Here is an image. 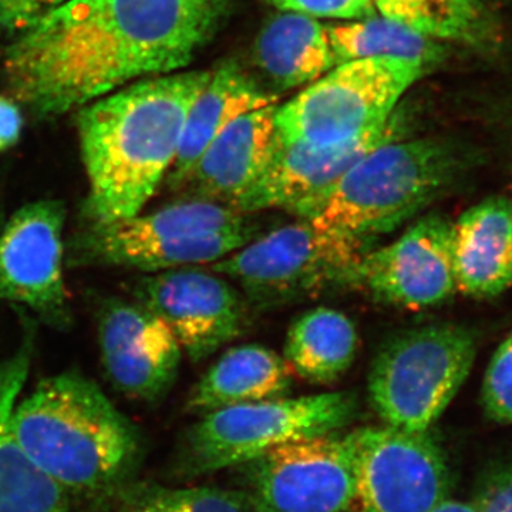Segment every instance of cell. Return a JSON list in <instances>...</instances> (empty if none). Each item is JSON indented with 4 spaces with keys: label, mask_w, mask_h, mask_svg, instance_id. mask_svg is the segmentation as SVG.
<instances>
[{
    "label": "cell",
    "mask_w": 512,
    "mask_h": 512,
    "mask_svg": "<svg viewBox=\"0 0 512 512\" xmlns=\"http://www.w3.org/2000/svg\"><path fill=\"white\" fill-rule=\"evenodd\" d=\"M224 13L225 0H66L6 49V79L37 116H60L188 66Z\"/></svg>",
    "instance_id": "obj_1"
},
{
    "label": "cell",
    "mask_w": 512,
    "mask_h": 512,
    "mask_svg": "<svg viewBox=\"0 0 512 512\" xmlns=\"http://www.w3.org/2000/svg\"><path fill=\"white\" fill-rule=\"evenodd\" d=\"M212 72L147 77L84 106L79 136L89 222L140 214L170 173L187 120Z\"/></svg>",
    "instance_id": "obj_2"
},
{
    "label": "cell",
    "mask_w": 512,
    "mask_h": 512,
    "mask_svg": "<svg viewBox=\"0 0 512 512\" xmlns=\"http://www.w3.org/2000/svg\"><path fill=\"white\" fill-rule=\"evenodd\" d=\"M20 447L47 478L69 493H104L136 470L141 437L99 386L76 373L47 377L16 404Z\"/></svg>",
    "instance_id": "obj_3"
},
{
    "label": "cell",
    "mask_w": 512,
    "mask_h": 512,
    "mask_svg": "<svg viewBox=\"0 0 512 512\" xmlns=\"http://www.w3.org/2000/svg\"><path fill=\"white\" fill-rule=\"evenodd\" d=\"M471 158L437 138L389 141L342 178L289 211L326 231L369 245L417 217L464 177Z\"/></svg>",
    "instance_id": "obj_4"
},
{
    "label": "cell",
    "mask_w": 512,
    "mask_h": 512,
    "mask_svg": "<svg viewBox=\"0 0 512 512\" xmlns=\"http://www.w3.org/2000/svg\"><path fill=\"white\" fill-rule=\"evenodd\" d=\"M251 215L220 202L183 200L147 215L89 222L67 244V264L146 274L214 264L259 237Z\"/></svg>",
    "instance_id": "obj_5"
},
{
    "label": "cell",
    "mask_w": 512,
    "mask_h": 512,
    "mask_svg": "<svg viewBox=\"0 0 512 512\" xmlns=\"http://www.w3.org/2000/svg\"><path fill=\"white\" fill-rule=\"evenodd\" d=\"M473 330L431 323L397 333L379 349L367 390L384 424L429 431L470 376L477 356Z\"/></svg>",
    "instance_id": "obj_6"
},
{
    "label": "cell",
    "mask_w": 512,
    "mask_h": 512,
    "mask_svg": "<svg viewBox=\"0 0 512 512\" xmlns=\"http://www.w3.org/2000/svg\"><path fill=\"white\" fill-rule=\"evenodd\" d=\"M366 245L301 220L252 239L211 264L241 286L249 302L274 308L355 284Z\"/></svg>",
    "instance_id": "obj_7"
},
{
    "label": "cell",
    "mask_w": 512,
    "mask_h": 512,
    "mask_svg": "<svg viewBox=\"0 0 512 512\" xmlns=\"http://www.w3.org/2000/svg\"><path fill=\"white\" fill-rule=\"evenodd\" d=\"M355 393L330 392L239 404L202 414L191 427L180 456V470L202 476L242 466L293 441L338 433L355 419Z\"/></svg>",
    "instance_id": "obj_8"
},
{
    "label": "cell",
    "mask_w": 512,
    "mask_h": 512,
    "mask_svg": "<svg viewBox=\"0 0 512 512\" xmlns=\"http://www.w3.org/2000/svg\"><path fill=\"white\" fill-rule=\"evenodd\" d=\"M420 64L394 59H360L338 64L284 106L276 109L279 136L332 146L382 127L397 103L423 76Z\"/></svg>",
    "instance_id": "obj_9"
},
{
    "label": "cell",
    "mask_w": 512,
    "mask_h": 512,
    "mask_svg": "<svg viewBox=\"0 0 512 512\" xmlns=\"http://www.w3.org/2000/svg\"><path fill=\"white\" fill-rule=\"evenodd\" d=\"M339 433V431H338ZM293 441L242 464L255 512H343L356 501L352 431Z\"/></svg>",
    "instance_id": "obj_10"
},
{
    "label": "cell",
    "mask_w": 512,
    "mask_h": 512,
    "mask_svg": "<svg viewBox=\"0 0 512 512\" xmlns=\"http://www.w3.org/2000/svg\"><path fill=\"white\" fill-rule=\"evenodd\" d=\"M352 433L360 512H431L450 497V466L431 430L384 424Z\"/></svg>",
    "instance_id": "obj_11"
},
{
    "label": "cell",
    "mask_w": 512,
    "mask_h": 512,
    "mask_svg": "<svg viewBox=\"0 0 512 512\" xmlns=\"http://www.w3.org/2000/svg\"><path fill=\"white\" fill-rule=\"evenodd\" d=\"M64 221L63 202L40 200L20 207L0 229V301L26 306L55 328L72 322Z\"/></svg>",
    "instance_id": "obj_12"
},
{
    "label": "cell",
    "mask_w": 512,
    "mask_h": 512,
    "mask_svg": "<svg viewBox=\"0 0 512 512\" xmlns=\"http://www.w3.org/2000/svg\"><path fill=\"white\" fill-rule=\"evenodd\" d=\"M454 221L441 212L421 215L392 244L367 251L353 288L406 309L440 305L457 292Z\"/></svg>",
    "instance_id": "obj_13"
},
{
    "label": "cell",
    "mask_w": 512,
    "mask_h": 512,
    "mask_svg": "<svg viewBox=\"0 0 512 512\" xmlns=\"http://www.w3.org/2000/svg\"><path fill=\"white\" fill-rule=\"evenodd\" d=\"M137 296L167 323L192 362L208 359L247 328L248 306L238 289L194 266L143 276Z\"/></svg>",
    "instance_id": "obj_14"
},
{
    "label": "cell",
    "mask_w": 512,
    "mask_h": 512,
    "mask_svg": "<svg viewBox=\"0 0 512 512\" xmlns=\"http://www.w3.org/2000/svg\"><path fill=\"white\" fill-rule=\"evenodd\" d=\"M403 126L393 113L382 127L332 146L286 140L275 131L264 167L232 208L242 214L275 208L291 211L338 183L370 151L403 138Z\"/></svg>",
    "instance_id": "obj_15"
},
{
    "label": "cell",
    "mask_w": 512,
    "mask_h": 512,
    "mask_svg": "<svg viewBox=\"0 0 512 512\" xmlns=\"http://www.w3.org/2000/svg\"><path fill=\"white\" fill-rule=\"evenodd\" d=\"M99 345L111 384L131 399L154 402L173 387L183 350L167 323L143 303L107 302Z\"/></svg>",
    "instance_id": "obj_16"
},
{
    "label": "cell",
    "mask_w": 512,
    "mask_h": 512,
    "mask_svg": "<svg viewBox=\"0 0 512 512\" xmlns=\"http://www.w3.org/2000/svg\"><path fill=\"white\" fill-rule=\"evenodd\" d=\"M278 106L242 114L215 138L178 192L184 200L220 202L232 208L264 167L274 140Z\"/></svg>",
    "instance_id": "obj_17"
},
{
    "label": "cell",
    "mask_w": 512,
    "mask_h": 512,
    "mask_svg": "<svg viewBox=\"0 0 512 512\" xmlns=\"http://www.w3.org/2000/svg\"><path fill=\"white\" fill-rule=\"evenodd\" d=\"M457 292L476 299L512 286V200L488 197L454 221Z\"/></svg>",
    "instance_id": "obj_18"
},
{
    "label": "cell",
    "mask_w": 512,
    "mask_h": 512,
    "mask_svg": "<svg viewBox=\"0 0 512 512\" xmlns=\"http://www.w3.org/2000/svg\"><path fill=\"white\" fill-rule=\"evenodd\" d=\"M32 343L0 359V512H66L69 494L26 456L13 427L16 399L28 379Z\"/></svg>",
    "instance_id": "obj_19"
},
{
    "label": "cell",
    "mask_w": 512,
    "mask_h": 512,
    "mask_svg": "<svg viewBox=\"0 0 512 512\" xmlns=\"http://www.w3.org/2000/svg\"><path fill=\"white\" fill-rule=\"evenodd\" d=\"M276 101L278 97L264 92L235 64H225L212 72L210 82L188 111L180 148L167 175L168 187L180 190L204 151L232 121Z\"/></svg>",
    "instance_id": "obj_20"
},
{
    "label": "cell",
    "mask_w": 512,
    "mask_h": 512,
    "mask_svg": "<svg viewBox=\"0 0 512 512\" xmlns=\"http://www.w3.org/2000/svg\"><path fill=\"white\" fill-rule=\"evenodd\" d=\"M293 370L274 350L261 345L229 349L195 384L188 409L207 414L239 404L288 396Z\"/></svg>",
    "instance_id": "obj_21"
},
{
    "label": "cell",
    "mask_w": 512,
    "mask_h": 512,
    "mask_svg": "<svg viewBox=\"0 0 512 512\" xmlns=\"http://www.w3.org/2000/svg\"><path fill=\"white\" fill-rule=\"evenodd\" d=\"M256 60L285 90L316 82L336 66L328 26L295 12L282 13L265 26L256 42Z\"/></svg>",
    "instance_id": "obj_22"
},
{
    "label": "cell",
    "mask_w": 512,
    "mask_h": 512,
    "mask_svg": "<svg viewBox=\"0 0 512 512\" xmlns=\"http://www.w3.org/2000/svg\"><path fill=\"white\" fill-rule=\"evenodd\" d=\"M359 335L355 323L336 309L302 313L288 330L284 359L308 382H336L355 362Z\"/></svg>",
    "instance_id": "obj_23"
},
{
    "label": "cell",
    "mask_w": 512,
    "mask_h": 512,
    "mask_svg": "<svg viewBox=\"0 0 512 512\" xmlns=\"http://www.w3.org/2000/svg\"><path fill=\"white\" fill-rule=\"evenodd\" d=\"M328 35L336 66L360 59H394L431 69L444 55L433 37L382 15L328 26Z\"/></svg>",
    "instance_id": "obj_24"
},
{
    "label": "cell",
    "mask_w": 512,
    "mask_h": 512,
    "mask_svg": "<svg viewBox=\"0 0 512 512\" xmlns=\"http://www.w3.org/2000/svg\"><path fill=\"white\" fill-rule=\"evenodd\" d=\"M384 18L436 40L490 46L494 26L478 0H373Z\"/></svg>",
    "instance_id": "obj_25"
},
{
    "label": "cell",
    "mask_w": 512,
    "mask_h": 512,
    "mask_svg": "<svg viewBox=\"0 0 512 512\" xmlns=\"http://www.w3.org/2000/svg\"><path fill=\"white\" fill-rule=\"evenodd\" d=\"M249 508L244 493L217 487L144 484L128 491L120 512H248Z\"/></svg>",
    "instance_id": "obj_26"
},
{
    "label": "cell",
    "mask_w": 512,
    "mask_h": 512,
    "mask_svg": "<svg viewBox=\"0 0 512 512\" xmlns=\"http://www.w3.org/2000/svg\"><path fill=\"white\" fill-rule=\"evenodd\" d=\"M481 407L488 420L512 424V329L495 349L481 386Z\"/></svg>",
    "instance_id": "obj_27"
},
{
    "label": "cell",
    "mask_w": 512,
    "mask_h": 512,
    "mask_svg": "<svg viewBox=\"0 0 512 512\" xmlns=\"http://www.w3.org/2000/svg\"><path fill=\"white\" fill-rule=\"evenodd\" d=\"M271 3L284 12L315 19L362 20L376 15L373 0H271Z\"/></svg>",
    "instance_id": "obj_28"
},
{
    "label": "cell",
    "mask_w": 512,
    "mask_h": 512,
    "mask_svg": "<svg viewBox=\"0 0 512 512\" xmlns=\"http://www.w3.org/2000/svg\"><path fill=\"white\" fill-rule=\"evenodd\" d=\"M473 503L478 512H512V458H501L485 468Z\"/></svg>",
    "instance_id": "obj_29"
},
{
    "label": "cell",
    "mask_w": 512,
    "mask_h": 512,
    "mask_svg": "<svg viewBox=\"0 0 512 512\" xmlns=\"http://www.w3.org/2000/svg\"><path fill=\"white\" fill-rule=\"evenodd\" d=\"M66 0H0V36L19 35Z\"/></svg>",
    "instance_id": "obj_30"
},
{
    "label": "cell",
    "mask_w": 512,
    "mask_h": 512,
    "mask_svg": "<svg viewBox=\"0 0 512 512\" xmlns=\"http://www.w3.org/2000/svg\"><path fill=\"white\" fill-rule=\"evenodd\" d=\"M23 117L18 104L6 96H0V151L18 143L22 134Z\"/></svg>",
    "instance_id": "obj_31"
},
{
    "label": "cell",
    "mask_w": 512,
    "mask_h": 512,
    "mask_svg": "<svg viewBox=\"0 0 512 512\" xmlns=\"http://www.w3.org/2000/svg\"><path fill=\"white\" fill-rule=\"evenodd\" d=\"M431 512H478V510L474 503H464V501L451 500L448 497Z\"/></svg>",
    "instance_id": "obj_32"
}]
</instances>
